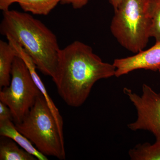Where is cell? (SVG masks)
<instances>
[{
	"label": "cell",
	"instance_id": "6da1fadb",
	"mask_svg": "<svg viewBox=\"0 0 160 160\" xmlns=\"http://www.w3.org/2000/svg\"><path fill=\"white\" fill-rule=\"evenodd\" d=\"M113 64L105 62L91 46L75 41L61 49L57 72L53 80L65 102L82 106L98 81L115 76Z\"/></svg>",
	"mask_w": 160,
	"mask_h": 160
},
{
	"label": "cell",
	"instance_id": "52a82bcc",
	"mask_svg": "<svg viewBox=\"0 0 160 160\" xmlns=\"http://www.w3.org/2000/svg\"><path fill=\"white\" fill-rule=\"evenodd\" d=\"M112 64L116 68L115 76L117 78L138 69L158 71L160 67V42L134 55L115 59Z\"/></svg>",
	"mask_w": 160,
	"mask_h": 160
},
{
	"label": "cell",
	"instance_id": "e0dca14e",
	"mask_svg": "<svg viewBox=\"0 0 160 160\" xmlns=\"http://www.w3.org/2000/svg\"><path fill=\"white\" fill-rule=\"evenodd\" d=\"M19 0H0V9L3 12L9 10V7L14 3H18Z\"/></svg>",
	"mask_w": 160,
	"mask_h": 160
},
{
	"label": "cell",
	"instance_id": "8fae6325",
	"mask_svg": "<svg viewBox=\"0 0 160 160\" xmlns=\"http://www.w3.org/2000/svg\"><path fill=\"white\" fill-rule=\"evenodd\" d=\"M1 160H36L37 158L22 148H20L13 140H1L0 143Z\"/></svg>",
	"mask_w": 160,
	"mask_h": 160
},
{
	"label": "cell",
	"instance_id": "d6986e66",
	"mask_svg": "<svg viewBox=\"0 0 160 160\" xmlns=\"http://www.w3.org/2000/svg\"><path fill=\"white\" fill-rule=\"evenodd\" d=\"M158 71H159V72L160 75V67L159 68L158 70Z\"/></svg>",
	"mask_w": 160,
	"mask_h": 160
},
{
	"label": "cell",
	"instance_id": "30bf717a",
	"mask_svg": "<svg viewBox=\"0 0 160 160\" xmlns=\"http://www.w3.org/2000/svg\"><path fill=\"white\" fill-rule=\"evenodd\" d=\"M17 52L9 42L0 41V88L9 86L11 82V71Z\"/></svg>",
	"mask_w": 160,
	"mask_h": 160
},
{
	"label": "cell",
	"instance_id": "3957f363",
	"mask_svg": "<svg viewBox=\"0 0 160 160\" xmlns=\"http://www.w3.org/2000/svg\"><path fill=\"white\" fill-rule=\"evenodd\" d=\"M15 126L44 155L66 159L64 137L42 95L22 121Z\"/></svg>",
	"mask_w": 160,
	"mask_h": 160
},
{
	"label": "cell",
	"instance_id": "8992f818",
	"mask_svg": "<svg viewBox=\"0 0 160 160\" xmlns=\"http://www.w3.org/2000/svg\"><path fill=\"white\" fill-rule=\"evenodd\" d=\"M142 90L141 96L129 88L123 89L137 112L136 120L127 126L132 131L146 130L154 135L156 138H160V93L146 84L142 85Z\"/></svg>",
	"mask_w": 160,
	"mask_h": 160
},
{
	"label": "cell",
	"instance_id": "4fadbf2b",
	"mask_svg": "<svg viewBox=\"0 0 160 160\" xmlns=\"http://www.w3.org/2000/svg\"><path fill=\"white\" fill-rule=\"evenodd\" d=\"M62 0H19L22 9L26 12L38 15H47Z\"/></svg>",
	"mask_w": 160,
	"mask_h": 160
},
{
	"label": "cell",
	"instance_id": "9c48e42d",
	"mask_svg": "<svg viewBox=\"0 0 160 160\" xmlns=\"http://www.w3.org/2000/svg\"><path fill=\"white\" fill-rule=\"evenodd\" d=\"M0 135L13 140L21 148L34 156L38 160H48L47 156L40 152L32 143L16 129L14 122L12 120L0 122Z\"/></svg>",
	"mask_w": 160,
	"mask_h": 160
},
{
	"label": "cell",
	"instance_id": "7c38bea8",
	"mask_svg": "<svg viewBox=\"0 0 160 160\" xmlns=\"http://www.w3.org/2000/svg\"><path fill=\"white\" fill-rule=\"evenodd\" d=\"M155 142L139 144L129 151V156L132 160H160V138Z\"/></svg>",
	"mask_w": 160,
	"mask_h": 160
},
{
	"label": "cell",
	"instance_id": "ac0fdd59",
	"mask_svg": "<svg viewBox=\"0 0 160 160\" xmlns=\"http://www.w3.org/2000/svg\"><path fill=\"white\" fill-rule=\"evenodd\" d=\"M107 1L112 6L114 10H115L119 6L122 0H107Z\"/></svg>",
	"mask_w": 160,
	"mask_h": 160
},
{
	"label": "cell",
	"instance_id": "ba28073f",
	"mask_svg": "<svg viewBox=\"0 0 160 160\" xmlns=\"http://www.w3.org/2000/svg\"><path fill=\"white\" fill-rule=\"evenodd\" d=\"M8 41L16 50L18 56L19 57L23 60V61L26 63V66L28 67L35 83H36L40 91H41V93L45 98L46 103L50 109L54 117L58 127L59 129L60 133L64 137L62 118L60 114L59 111L57 107L55 106L53 101H52L51 98L48 94L42 81L39 76L38 74L36 71V69H37V68L35 64H34V62L32 59L31 57L27 54V52L25 51L22 47L20 46L18 43L17 42L12 38H9Z\"/></svg>",
	"mask_w": 160,
	"mask_h": 160
},
{
	"label": "cell",
	"instance_id": "2e32d148",
	"mask_svg": "<svg viewBox=\"0 0 160 160\" xmlns=\"http://www.w3.org/2000/svg\"><path fill=\"white\" fill-rule=\"evenodd\" d=\"M91 0H62L61 4L71 5L74 9H82Z\"/></svg>",
	"mask_w": 160,
	"mask_h": 160
},
{
	"label": "cell",
	"instance_id": "7a4b0ae2",
	"mask_svg": "<svg viewBox=\"0 0 160 160\" xmlns=\"http://www.w3.org/2000/svg\"><path fill=\"white\" fill-rule=\"evenodd\" d=\"M1 34L13 39L31 57L37 68L53 80L61 49L56 35L40 20L26 12H3Z\"/></svg>",
	"mask_w": 160,
	"mask_h": 160
},
{
	"label": "cell",
	"instance_id": "277c9868",
	"mask_svg": "<svg viewBox=\"0 0 160 160\" xmlns=\"http://www.w3.org/2000/svg\"><path fill=\"white\" fill-rule=\"evenodd\" d=\"M149 0H122L114 10L110 29L119 44L137 53L144 50L149 42L152 26L146 11Z\"/></svg>",
	"mask_w": 160,
	"mask_h": 160
},
{
	"label": "cell",
	"instance_id": "5bb4252c",
	"mask_svg": "<svg viewBox=\"0 0 160 160\" xmlns=\"http://www.w3.org/2000/svg\"><path fill=\"white\" fill-rule=\"evenodd\" d=\"M146 11L152 21L150 36L160 42V0H149Z\"/></svg>",
	"mask_w": 160,
	"mask_h": 160
},
{
	"label": "cell",
	"instance_id": "5b68a950",
	"mask_svg": "<svg viewBox=\"0 0 160 160\" xmlns=\"http://www.w3.org/2000/svg\"><path fill=\"white\" fill-rule=\"evenodd\" d=\"M41 95L26 63L17 56L12 64L10 84L0 91V101L11 110L15 124L22 121Z\"/></svg>",
	"mask_w": 160,
	"mask_h": 160
},
{
	"label": "cell",
	"instance_id": "9a60e30c",
	"mask_svg": "<svg viewBox=\"0 0 160 160\" xmlns=\"http://www.w3.org/2000/svg\"><path fill=\"white\" fill-rule=\"evenodd\" d=\"M7 120L13 121L12 113L9 107L0 101V122Z\"/></svg>",
	"mask_w": 160,
	"mask_h": 160
}]
</instances>
